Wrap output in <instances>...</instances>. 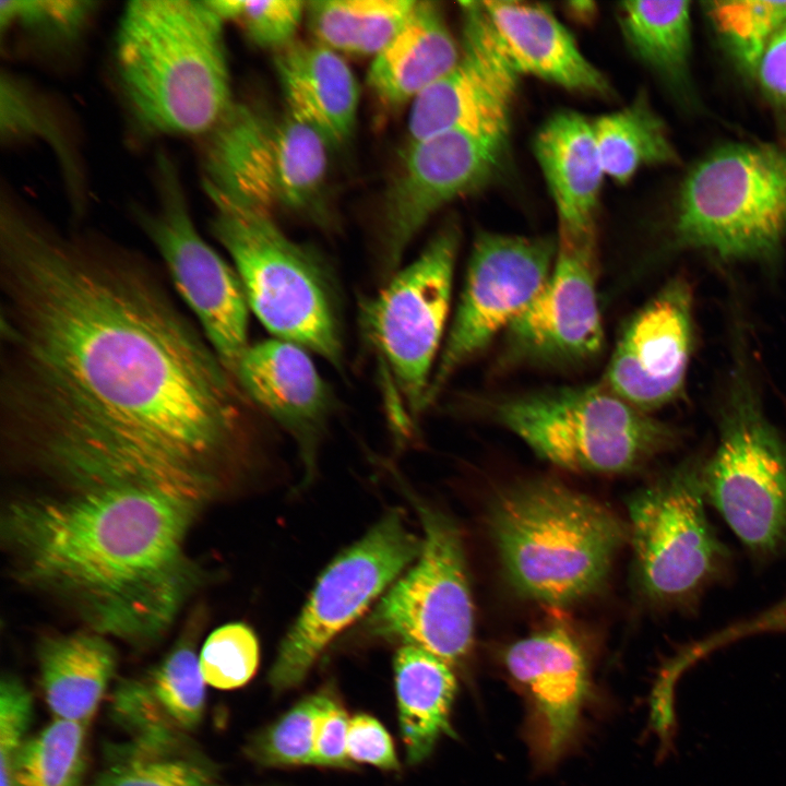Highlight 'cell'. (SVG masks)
<instances>
[{"mask_svg":"<svg viewBox=\"0 0 786 786\" xmlns=\"http://www.w3.org/2000/svg\"><path fill=\"white\" fill-rule=\"evenodd\" d=\"M224 21L210 1L134 0L119 19L115 60L132 111L164 134H205L231 104Z\"/></svg>","mask_w":786,"mask_h":786,"instance_id":"cell-3","label":"cell"},{"mask_svg":"<svg viewBox=\"0 0 786 786\" xmlns=\"http://www.w3.org/2000/svg\"><path fill=\"white\" fill-rule=\"evenodd\" d=\"M702 466L689 457L628 501L638 583L655 604L691 610L728 571L729 550L706 514Z\"/></svg>","mask_w":786,"mask_h":786,"instance_id":"cell-9","label":"cell"},{"mask_svg":"<svg viewBox=\"0 0 786 786\" xmlns=\"http://www.w3.org/2000/svg\"><path fill=\"white\" fill-rule=\"evenodd\" d=\"M0 410L19 454L76 450L215 474L239 385L154 275L16 209L0 218Z\"/></svg>","mask_w":786,"mask_h":786,"instance_id":"cell-1","label":"cell"},{"mask_svg":"<svg viewBox=\"0 0 786 786\" xmlns=\"http://www.w3.org/2000/svg\"><path fill=\"white\" fill-rule=\"evenodd\" d=\"M39 682L55 718L86 724L116 674L117 653L97 632L45 636L37 647Z\"/></svg>","mask_w":786,"mask_h":786,"instance_id":"cell-27","label":"cell"},{"mask_svg":"<svg viewBox=\"0 0 786 786\" xmlns=\"http://www.w3.org/2000/svg\"><path fill=\"white\" fill-rule=\"evenodd\" d=\"M692 346L691 287L675 278L627 323L602 383L645 413L663 407L683 392Z\"/></svg>","mask_w":786,"mask_h":786,"instance_id":"cell-19","label":"cell"},{"mask_svg":"<svg viewBox=\"0 0 786 786\" xmlns=\"http://www.w3.org/2000/svg\"><path fill=\"white\" fill-rule=\"evenodd\" d=\"M424 537L417 561L367 621L376 636L427 651L451 667L473 644L474 604L461 532L440 511L413 499Z\"/></svg>","mask_w":786,"mask_h":786,"instance_id":"cell-12","label":"cell"},{"mask_svg":"<svg viewBox=\"0 0 786 786\" xmlns=\"http://www.w3.org/2000/svg\"><path fill=\"white\" fill-rule=\"evenodd\" d=\"M259 657L257 636L241 622L215 629L199 653L206 684L219 690L237 689L249 682L257 671Z\"/></svg>","mask_w":786,"mask_h":786,"instance_id":"cell-38","label":"cell"},{"mask_svg":"<svg viewBox=\"0 0 786 786\" xmlns=\"http://www.w3.org/2000/svg\"><path fill=\"white\" fill-rule=\"evenodd\" d=\"M347 752L355 765L369 764L389 772L401 770L389 731L369 714L359 713L350 717Z\"/></svg>","mask_w":786,"mask_h":786,"instance_id":"cell-41","label":"cell"},{"mask_svg":"<svg viewBox=\"0 0 786 786\" xmlns=\"http://www.w3.org/2000/svg\"><path fill=\"white\" fill-rule=\"evenodd\" d=\"M211 786H221V785H216V784L214 783V784H212Z\"/></svg>","mask_w":786,"mask_h":786,"instance_id":"cell-45","label":"cell"},{"mask_svg":"<svg viewBox=\"0 0 786 786\" xmlns=\"http://www.w3.org/2000/svg\"><path fill=\"white\" fill-rule=\"evenodd\" d=\"M557 252L551 237L479 233L454 319L432 374L427 406L450 378L528 307L546 284Z\"/></svg>","mask_w":786,"mask_h":786,"instance_id":"cell-16","label":"cell"},{"mask_svg":"<svg viewBox=\"0 0 786 786\" xmlns=\"http://www.w3.org/2000/svg\"><path fill=\"white\" fill-rule=\"evenodd\" d=\"M393 666L406 762L416 765L431 754L443 735L452 733L450 715L456 681L450 665L412 645L397 650Z\"/></svg>","mask_w":786,"mask_h":786,"instance_id":"cell-28","label":"cell"},{"mask_svg":"<svg viewBox=\"0 0 786 786\" xmlns=\"http://www.w3.org/2000/svg\"><path fill=\"white\" fill-rule=\"evenodd\" d=\"M0 96L2 140L38 138L47 141L59 157L70 188L78 191L80 174L73 151L49 105L11 74L1 75Z\"/></svg>","mask_w":786,"mask_h":786,"instance_id":"cell-36","label":"cell"},{"mask_svg":"<svg viewBox=\"0 0 786 786\" xmlns=\"http://www.w3.org/2000/svg\"><path fill=\"white\" fill-rule=\"evenodd\" d=\"M460 5V58L413 100L409 142L455 128L510 130L521 72L489 22L481 1H462Z\"/></svg>","mask_w":786,"mask_h":786,"instance_id":"cell-18","label":"cell"},{"mask_svg":"<svg viewBox=\"0 0 786 786\" xmlns=\"http://www.w3.org/2000/svg\"><path fill=\"white\" fill-rule=\"evenodd\" d=\"M715 452L702 466L706 501L755 556L786 545V441L745 371L735 373Z\"/></svg>","mask_w":786,"mask_h":786,"instance_id":"cell-11","label":"cell"},{"mask_svg":"<svg viewBox=\"0 0 786 786\" xmlns=\"http://www.w3.org/2000/svg\"><path fill=\"white\" fill-rule=\"evenodd\" d=\"M156 183L157 207L140 211V224L212 349L235 379L250 345L249 305L240 278L198 233L176 168L165 155L157 158Z\"/></svg>","mask_w":786,"mask_h":786,"instance_id":"cell-14","label":"cell"},{"mask_svg":"<svg viewBox=\"0 0 786 786\" xmlns=\"http://www.w3.org/2000/svg\"><path fill=\"white\" fill-rule=\"evenodd\" d=\"M592 123L605 176L616 182L626 183L644 166L678 159L664 121L644 94Z\"/></svg>","mask_w":786,"mask_h":786,"instance_id":"cell-32","label":"cell"},{"mask_svg":"<svg viewBox=\"0 0 786 786\" xmlns=\"http://www.w3.org/2000/svg\"><path fill=\"white\" fill-rule=\"evenodd\" d=\"M350 716L341 703L332 698L323 710L317 726L313 765L326 769H353L356 765L347 752Z\"/></svg>","mask_w":786,"mask_h":786,"instance_id":"cell-42","label":"cell"},{"mask_svg":"<svg viewBox=\"0 0 786 786\" xmlns=\"http://www.w3.org/2000/svg\"><path fill=\"white\" fill-rule=\"evenodd\" d=\"M416 0H315L306 14L317 43L356 56H377L412 15Z\"/></svg>","mask_w":786,"mask_h":786,"instance_id":"cell-31","label":"cell"},{"mask_svg":"<svg viewBox=\"0 0 786 786\" xmlns=\"http://www.w3.org/2000/svg\"><path fill=\"white\" fill-rule=\"evenodd\" d=\"M509 135L510 130L455 128L409 142L382 206L384 275L397 271L408 246L439 210L500 172Z\"/></svg>","mask_w":786,"mask_h":786,"instance_id":"cell-15","label":"cell"},{"mask_svg":"<svg viewBox=\"0 0 786 786\" xmlns=\"http://www.w3.org/2000/svg\"><path fill=\"white\" fill-rule=\"evenodd\" d=\"M503 663L525 698L534 754L550 764L574 736L588 698L585 652L570 631L553 626L512 643Z\"/></svg>","mask_w":786,"mask_h":786,"instance_id":"cell-20","label":"cell"},{"mask_svg":"<svg viewBox=\"0 0 786 786\" xmlns=\"http://www.w3.org/2000/svg\"><path fill=\"white\" fill-rule=\"evenodd\" d=\"M705 7L737 67L754 79L769 43L786 24V1H710Z\"/></svg>","mask_w":786,"mask_h":786,"instance_id":"cell-34","label":"cell"},{"mask_svg":"<svg viewBox=\"0 0 786 786\" xmlns=\"http://www.w3.org/2000/svg\"><path fill=\"white\" fill-rule=\"evenodd\" d=\"M533 151L555 203L559 229L595 231L605 172L593 123L573 110L556 112L537 131Z\"/></svg>","mask_w":786,"mask_h":786,"instance_id":"cell-24","label":"cell"},{"mask_svg":"<svg viewBox=\"0 0 786 786\" xmlns=\"http://www.w3.org/2000/svg\"><path fill=\"white\" fill-rule=\"evenodd\" d=\"M488 410L538 456L574 472H632L681 437L603 383L508 396L488 403Z\"/></svg>","mask_w":786,"mask_h":786,"instance_id":"cell-6","label":"cell"},{"mask_svg":"<svg viewBox=\"0 0 786 786\" xmlns=\"http://www.w3.org/2000/svg\"><path fill=\"white\" fill-rule=\"evenodd\" d=\"M508 55L521 72L567 91L609 96L607 78L582 53L552 11L538 3L481 1Z\"/></svg>","mask_w":786,"mask_h":786,"instance_id":"cell-22","label":"cell"},{"mask_svg":"<svg viewBox=\"0 0 786 786\" xmlns=\"http://www.w3.org/2000/svg\"><path fill=\"white\" fill-rule=\"evenodd\" d=\"M623 37L635 57L672 87L689 80V1H626L619 4Z\"/></svg>","mask_w":786,"mask_h":786,"instance_id":"cell-29","label":"cell"},{"mask_svg":"<svg viewBox=\"0 0 786 786\" xmlns=\"http://www.w3.org/2000/svg\"><path fill=\"white\" fill-rule=\"evenodd\" d=\"M215 767L182 735L135 736L116 751L91 786H211Z\"/></svg>","mask_w":786,"mask_h":786,"instance_id":"cell-30","label":"cell"},{"mask_svg":"<svg viewBox=\"0 0 786 786\" xmlns=\"http://www.w3.org/2000/svg\"><path fill=\"white\" fill-rule=\"evenodd\" d=\"M97 4L81 0L1 1L0 26L2 32L20 26L45 40L67 43L81 34Z\"/></svg>","mask_w":786,"mask_h":786,"instance_id":"cell-39","label":"cell"},{"mask_svg":"<svg viewBox=\"0 0 786 786\" xmlns=\"http://www.w3.org/2000/svg\"><path fill=\"white\" fill-rule=\"evenodd\" d=\"M460 58L454 39L434 1H417L406 24L369 67L367 82L385 107L413 100L449 72Z\"/></svg>","mask_w":786,"mask_h":786,"instance_id":"cell-25","label":"cell"},{"mask_svg":"<svg viewBox=\"0 0 786 786\" xmlns=\"http://www.w3.org/2000/svg\"><path fill=\"white\" fill-rule=\"evenodd\" d=\"M194 620L143 682L121 687L120 715L135 734L195 729L205 710V680L196 653Z\"/></svg>","mask_w":786,"mask_h":786,"instance_id":"cell-26","label":"cell"},{"mask_svg":"<svg viewBox=\"0 0 786 786\" xmlns=\"http://www.w3.org/2000/svg\"><path fill=\"white\" fill-rule=\"evenodd\" d=\"M211 228L231 257L249 307L276 336L336 368L343 345L330 281L314 254L293 241L270 213L217 195Z\"/></svg>","mask_w":786,"mask_h":786,"instance_id":"cell-5","label":"cell"},{"mask_svg":"<svg viewBox=\"0 0 786 786\" xmlns=\"http://www.w3.org/2000/svg\"><path fill=\"white\" fill-rule=\"evenodd\" d=\"M26 462L50 481L2 513L17 580L66 603L102 635L132 644L159 639L201 582L187 540L215 475L95 452Z\"/></svg>","mask_w":786,"mask_h":786,"instance_id":"cell-2","label":"cell"},{"mask_svg":"<svg viewBox=\"0 0 786 786\" xmlns=\"http://www.w3.org/2000/svg\"><path fill=\"white\" fill-rule=\"evenodd\" d=\"M460 238L454 222L444 225L364 307L366 335L379 357L385 388L394 405L402 406L407 425V413L417 416L427 407L450 309Z\"/></svg>","mask_w":786,"mask_h":786,"instance_id":"cell-10","label":"cell"},{"mask_svg":"<svg viewBox=\"0 0 786 786\" xmlns=\"http://www.w3.org/2000/svg\"><path fill=\"white\" fill-rule=\"evenodd\" d=\"M201 139L207 195L271 214L306 211L322 192L330 145L288 110L273 115L233 100Z\"/></svg>","mask_w":786,"mask_h":786,"instance_id":"cell-8","label":"cell"},{"mask_svg":"<svg viewBox=\"0 0 786 786\" xmlns=\"http://www.w3.org/2000/svg\"><path fill=\"white\" fill-rule=\"evenodd\" d=\"M85 771L86 724L53 718L17 753L9 786H83Z\"/></svg>","mask_w":786,"mask_h":786,"instance_id":"cell-33","label":"cell"},{"mask_svg":"<svg viewBox=\"0 0 786 786\" xmlns=\"http://www.w3.org/2000/svg\"><path fill=\"white\" fill-rule=\"evenodd\" d=\"M32 718L31 692L16 676L4 674L0 681V786H9L13 762L28 739Z\"/></svg>","mask_w":786,"mask_h":786,"instance_id":"cell-40","label":"cell"},{"mask_svg":"<svg viewBox=\"0 0 786 786\" xmlns=\"http://www.w3.org/2000/svg\"><path fill=\"white\" fill-rule=\"evenodd\" d=\"M754 79L786 126V24L769 43Z\"/></svg>","mask_w":786,"mask_h":786,"instance_id":"cell-43","label":"cell"},{"mask_svg":"<svg viewBox=\"0 0 786 786\" xmlns=\"http://www.w3.org/2000/svg\"><path fill=\"white\" fill-rule=\"evenodd\" d=\"M421 549L391 511L322 572L281 642L267 681L276 694L300 686L330 642L354 622Z\"/></svg>","mask_w":786,"mask_h":786,"instance_id":"cell-13","label":"cell"},{"mask_svg":"<svg viewBox=\"0 0 786 786\" xmlns=\"http://www.w3.org/2000/svg\"><path fill=\"white\" fill-rule=\"evenodd\" d=\"M488 526L516 592L553 606L595 592L629 537L628 526L607 508L551 480L500 492Z\"/></svg>","mask_w":786,"mask_h":786,"instance_id":"cell-4","label":"cell"},{"mask_svg":"<svg viewBox=\"0 0 786 786\" xmlns=\"http://www.w3.org/2000/svg\"><path fill=\"white\" fill-rule=\"evenodd\" d=\"M596 235L559 229L551 273L528 307L507 329L513 360L577 364L604 343L596 291Z\"/></svg>","mask_w":786,"mask_h":786,"instance_id":"cell-17","label":"cell"},{"mask_svg":"<svg viewBox=\"0 0 786 786\" xmlns=\"http://www.w3.org/2000/svg\"><path fill=\"white\" fill-rule=\"evenodd\" d=\"M223 21L237 23L247 37L262 48L278 51L295 41L306 14L300 0H211Z\"/></svg>","mask_w":786,"mask_h":786,"instance_id":"cell-37","label":"cell"},{"mask_svg":"<svg viewBox=\"0 0 786 786\" xmlns=\"http://www.w3.org/2000/svg\"><path fill=\"white\" fill-rule=\"evenodd\" d=\"M274 66L286 110L330 146L346 142L356 126L359 87L341 55L318 43L295 40L276 51Z\"/></svg>","mask_w":786,"mask_h":786,"instance_id":"cell-23","label":"cell"},{"mask_svg":"<svg viewBox=\"0 0 786 786\" xmlns=\"http://www.w3.org/2000/svg\"><path fill=\"white\" fill-rule=\"evenodd\" d=\"M677 242L723 259H762L786 240V147L729 144L686 177L675 223Z\"/></svg>","mask_w":786,"mask_h":786,"instance_id":"cell-7","label":"cell"},{"mask_svg":"<svg viewBox=\"0 0 786 786\" xmlns=\"http://www.w3.org/2000/svg\"><path fill=\"white\" fill-rule=\"evenodd\" d=\"M773 631H786V596L767 609L710 635L700 644L706 652L738 638Z\"/></svg>","mask_w":786,"mask_h":786,"instance_id":"cell-44","label":"cell"},{"mask_svg":"<svg viewBox=\"0 0 786 786\" xmlns=\"http://www.w3.org/2000/svg\"><path fill=\"white\" fill-rule=\"evenodd\" d=\"M332 698L320 690L300 699L250 738L246 747L249 759L273 769L313 765L318 722Z\"/></svg>","mask_w":786,"mask_h":786,"instance_id":"cell-35","label":"cell"},{"mask_svg":"<svg viewBox=\"0 0 786 786\" xmlns=\"http://www.w3.org/2000/svg\"><path fill=\"white\" fill-rule=\"evenodd\" d=\"M235 380L261 410L307 448L332 408V395L307 349L281 338L249 345Z\"/></svg>","mask_w":786,"mask_h":786,"instance_id":"cell-21","label":"cell"}]
</instances>
